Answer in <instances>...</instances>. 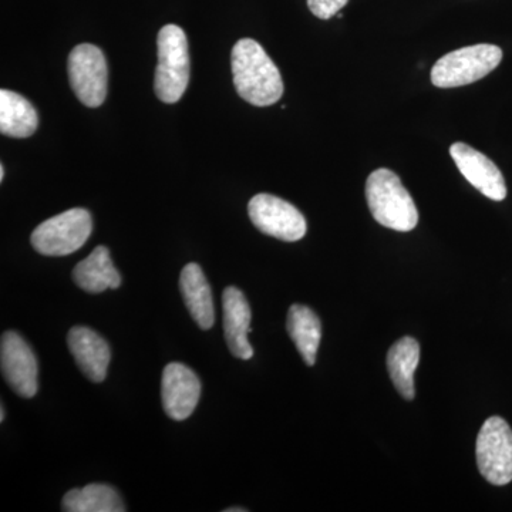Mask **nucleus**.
Masks as SVG:
<instances>
[{"mask_svg": "<svg viewBox=\"0 0 512 512\" xmlns=\"http://www.w3.org/2000/svg\"><path fill=\"white\" fill-rule=\"evenodd\" d=\"M232 76L239 96L256 107L278 103L284 94L281 72L264 47L252 39H241L231 53Z\"/></svg>", "mask_w": 512, "mask_h": 512, "instance_id": "1", "label": "nucleus"}, {"mask_svg": "<svg viewBox=\"0 0 512 512\" xmlns=\"http://www.w3.org/2000/svg\"><path fill=\"white\" fill-rule=\"evenodd\" d=\"M366 200L375 220L383 227L409 232L419 224V211L399 175L387 168L373 171L367 178Z\"/></svg>", "mask_w": 512, "mask_h": 512, "instance_id": "2", "label": "nucleus"}, {"mask_svg": "<svg viewBox=\"0 0 512 512\" xmlns=\"http://www.w3.org/2000/svg\"><path fill=\"white\" fill-rule=\"evenodd\" d=\"M154 90L163 103L174 104L183 97L190 82L188 40L180 26L165 25L157 37Z\"/></svg>", "mask_w": 512, "mask_h": 512, "instance_id": "3", "label": "nucleus"}, {"mask_svg": "<svg viewBox=\"0 0 512 512\" xmlns=\"http://www.w3.org/2000/svg\"><path fill=\"white\" fill-rule=\"evenodd\" d=\"M503 60V50L494 45H476L454 50L431 69V83L440 89L467 86L484 79Z\"/></svg>", "mask_w": 512, "mask_h": 512, "instance_id": "4", "label": "nucleus"}, {"mask_svg": "<svg viewBox=\"0 0 512 512\" xmlns=\"http://www.w3.org/2000/svg\"><path fill=\"white\" fill-rule=\"evenodd\" d=\"M93 231L92 215L84 208H72L42 222L33 231V248L46 256H66L79 251Z\"/></svg>", "mask_w": 512, "mask_h": 512, "instance_id": "5", "label": "nucleus"}, {"mask_svg": "<svg viewBox=\"0 0 512 512\" xmlns=\"http://www.w3.org/2000/svg\"><path fill=\"white\" fill-rule=\"evenodd\" d=\"M477 466L481 476L493 485L512 481V430L501 417H490L477 437Z\"/></svg>", "mask_w": 512, "mask_h": 512, "instance_id": "6", "label": "nucleus"}, {"mask_svg": "<svg viewBox=\"0 0 512 512\" xmlns=\"http://www.w3.org/2000/svg\"><path fill=\"white\" fill-rule=\"evenodd\" d=\"M70 86L77 99L84 106L100 107L107 96V69L106 57L97 46L83 43L74 47L67 62Z\"/></svg>", "mask_w": 512, "mask_h": 512, "instance_id": "7", "label": "nucleus"}, {"mask_svg": "<svg viewBox=\"0 0 512 512\" xmlns=\"http://www.w3.org/2000/svg\"><path fill=\"white\" fill-rule=\"evenodd\" d=\"M248 214L262 234L295 242L306 235V220L298 208L271 194H258L249 201Z\"/></svg>", "mask_w": 512, "mask_h": 512, "instance_id": "8", "label": "nucleus"}, {"mask_svg": "<svg viewBox=\"0 0 512 512\" xmlns=\"http://www.w3.org/2000/svg\"><path fill=\"white\" fill-rule=\"evenodd\" d=\"M3 379L20 397L30 399L39 389V365L33 350L16 332L3 333L0 342Z\"/></svg>", "mask_w": 512, "mask_h": 512, "instance_id": "9", "label": "nucleus"}, {"mask_svg": "<svg viewBox=\"0 0 512 512\" xmlns=\"http://www.w3.org/2000/svg\"><path fill=\"white\" fill-rule=\"evenodd\" d=\"M161 397L164 412L170 419H188L200 402V379L183 363H170L164 367Z\"/></svg>", "mask_w": 512, "mask_h": 512, "instance_id": "10", "label": "nucleus"}, {"mask_svg": "<svg viewBox=\"0 0 512 512\" xmlns=\"http://www.w3.org/2000/svg\"><path fill=\"white\" fill-rule=\"evenodd\" d=\"M450 156L463 177L481 194L493 201L505 200L507 185L503 173L490 158L464 143L453 144Z\"/></svg>", "mask_w": 512, "mask_h": 512, "instance_id": "11", "label": "nucleus"}, {"mask_svg": "<svg viewBox=\"0 0 512 512\" xmlns=\"http://www.w3.org/2000/svg\"><path fill=\"white\" fill-rule=\"evenodd\" d=\"M67 345L87 379L94 383L106 379L111 359L110 346L99 333L86 326H74L67 335Z\"/></svg>", "mask_w": 512, "mask_h": 512, "instance_id": "12", "label": "nucleus"}, {"mask_svg": "<svg viewBox=\"0 0 512 512\" xmlns=\"http://www.w3.org/2000/svg\"><path fill=\"white\" fill-rule=\"evenodd\" d=\"M224 306V332L229 352L242 360L254 356V349L249 343L251 333V306L244 293L234 286H228L222 295Z\"/></svg>", "mask_w": 512, "mask_h": 512, "instance_id": "13", "label": "nucleus"}, {"mask_svg": "<svg viewBox=\"0 0 512 512\" xmlns=\"http://www.w3.org/2000/svg\"><path fill=\"white\" fill-rule=\"evenodd\" d=\"M180 289L185 306L195 323L201 329H211L215 322L214 302H212L211 286L200 265L184 266L180 276Z\"/></svg>", "mask_w": 512, "mask_h": 512, "instance_id": "14", "label": "nucleus"}, {"mask_svg": "<svg viewBox=\"0 0 512 512\" xmlns=\"http://www.w3.org/2000/svg\"><path fill=\"white\" fill-rule=\"evenodd\" d=\"M73 281L83 291L101 293L119 288L121 276L111 261L109 249L101 245L76 265Z\"/></svg>", "mask_w": 512, "mask_h": 512, "instance_id": "15", "label": "nucleus"}, {"mask_svg": "<svg viewBox=\"0 0 512 512\" xmlns=\"http://www.w3.org/2000/svg\"><path fill=\"white\" fill-rule=\"evenodd\" d=\"M39 126V114L28 99L3 89L0 92V131L3 136L28 138Z\"/></svg>", "mask_w": 512, "mask_h": 512, "instance_id": "16", "label": "nucleus"}, {"mask_svg": "<svg viewBox=\"0 0 512 512\" xmlns=\"http://www.w3.org/2000/svg\"><path fill=\"white\" fill-rule=\"evenodd\" d=\"M420 362V345L416 339L406 336L394 343L387 353V370L397 392L403 399L413 400L416 396L414 389V372Z\"/></svg>", "mask_w": 512, "mask_h": 512, "instance_id": "17", "label": "nucleus"}, {"mask_svg": "<svg viewBox=\"0 0 512 512\" xmlns=\"http://www.w3.org/2000/svg\"><path fill=\"white\" fill-rule=\"evenodd\" d=\"M289 336L301 353L303 362L308 366L316 363L320 339H322V323L315 312L308 306L292 305L289 308L286 322Z\"/></svg>", "mask_w": 512, "mask_h": 512, "instance_id": "18", "label": "nucleus"}, {"mask_svg": "<svg viewBox=\"0 0 512 512\" xmlns=\"http://www.w3.org/2000/svg\"><path fill=\"white\" fill-rule=\"evenodd\" d=\"M67 512H124L123 498L116 488L107 484H89L69 491L63 498Z\"/></svg>", "mask_w": 512, "mask_h": 512, "instance_id": "19", "label": "nucleus"}, {"mask_svg": "<svg viewBox=\"0 0 512 512\" xmlns=\"http://www.w3.org/2000/svg\"><path fill=\"white\" fill-rule=\"evenodd\" d=\"M349 0H308L309 10L316 18L328 20L338 15Z\"/></svg>", "mask_w": 512, "mask_h": 512, "instance_id": "20", "label": "nucleus"}, {"mask_svg": "<svg viewBox=\"0 0 512 512\" xmlns=\"http://www.w3.org/2000/svg\"><path fill=\"white\" fill-rule=\"evenodd\" d=\"M247 508H227L225 512H247Z\"/></svg>", "mask_w": 512, "mask_h": 512, "instance_id": "21", "label": "nucleus"}, {"mask_svg": "<svg viewBox=\"0 0 512 512\" xmlns=\"http://www.w3.org/2000/svg\"><path fill=\"white\" fill-rule=\"evenodd\" d=\"M3 178H5V167L2 164L0 165V181H3Z\"/></svg>", "mask_w": 512, "mask_h": 512, "instance_id": "22", "label": "nucleus"}, {"mask_svg": "<svg viewBox=\"0 0 512 512\" xmlns=\"http://www.w3.org/2000/svg\"><path fill=\"white\" fill-rule=\"evenodd\" d=\"M5 420V407H0V421Z\"/></svg>", "mask_w": 512, "mask_h": 512, "instance_id": "23", "label": "nucleus"}]
</instances>
